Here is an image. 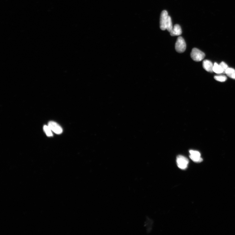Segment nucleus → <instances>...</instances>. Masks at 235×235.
Masks as SVG:
<instances>
[{
	"label": "nucleus",
	"instance_id": "obj_1",
	"mask_svg": "<svg viewBox=\"0 0 235 235\" xmlns=\"http://www.w3.org/2000/svg\"><path fill=\"white\" fill-rule=\"evenodd\" d=\"M190 55L193 60L197 62L203 60L206 56L203 52L197 48L192 49Z\"/></svg>",
	"mask_w": 235,
	"mask_h": 235
},
{
	"label": "nucleus",
	"instance_id": "obj_2",
	"mask_svg": "<svg viewBox=\"0 0 235 235\" xmlns=\"http://www.w3.org/2000/svg\"><path fill=\"white\" fill-rule=\"evenodd\" d=\"M186 48V44L184 38L181 36L177 39L175 44V49L177 52L179 53H183Z\"/></svg>",
	"mask_w": 235,
	"mask_h": 235
},
{
	"label": "nucleus",
	"instance_id": "obj_3",
	"mask_svg": "<svg viewBox=\"0 0 235 235\" xmlns=\"http://www.w3.org/2000/svg\"><path fill=\"white\" fill-rule=\"evenodd\" d=\"M176 162L179 168L182 170H185L187 168L189 161L186 157L179 155L177 157Z\"/></svg>",
	"mask_w": 235,
	"mask_h": 235
},
{
	"label": "nucleus",
	"instance_id": "obj_4",
	"mask_svg": "<svg viewBox=\"0 0 235 235\" xmlns=\"http://www.w3.org/2000/svg\"><path fill=\"white\" fill-rule=\"evenodd\" d=\"M168 16V13L167 11H162L161 15H160V28L162 30L166 29V24Z\"/></svg>",
	"mask_w": 235,
	"mask_h": 235
},
{
	"label": "nucleus",
	"instance_id": "obj_5",
	"mask_svg": "<svg viewBox=\"0 0 235 235\" xmlns=\"http://www.w3.org/2000/svg\"><path fill=\"white\" fill-rule=\"evenodd\" d=\"M48 126L51 129V130L56 134H60L62 132L63 130L61 127L58 124L54 121H49Z\"/></svg>",
	"mask_w": 235,
	"mask_h": 235
},
{
	"label": "nucleus",
	"instance_id": "obj_6",
	"mask_svg": "<svg viewBox=\"0 0 235 235\" xmlns=\"http://www.w3.org/2000/svg\"><path fill=\"white\" fill-rule=\"evenodd\" d=\"M189 157L193 161L195 162H201L203 159L201 157V154L199 151L193 150L189 151Z\"/></svg>",
	"mask_w": 235,
	"mask_h": 235
},
{
	"label": "nucleus",
	"instance_id": "obj_7",
	"mask_svg": "<svg viewBox=\"0 0 235 235\" xmlns=\"http://www.w3.org/2000/svg\"><path fill=\"white\" fill-rule=\"evenodd\" d=\"M214 65H213L212 62L208 60H204L203 62V68L206 71L209 72L210 73H213V68Z\"/></svg>",
	"mask_w": 235,
	"mask_h": 235
},
{
	"label": "nucleus",
	"instance_id": "obj_8",
	"mask_svg": "<svg viewBox=\"0 0 235 235\" xmlns=\"http://www.w3.org/2000/svg\"><path fill=\"white\" fill-rule=\"evenodd\" d=\"M170 33V35L172 36H179L182 34V30L180 26L178 24H175L174 26L173 29Z\"/></svg>",
	"mask_w": 235,
	"mask_h": 235
},
{
	"label": "nucleus",
	"instance_id": "obj_9",
	"mask_svg": "<svg viewBox=\"0 0 235 235\" xmlns=\"http://www.w3.org/2000/svg\"><path fill=\"white\" fill-rule=\"evenodd\" d=\"M226 74L230 78L235 80V70L234 68H229L226 71Z\"/></svg>",
	"mask_w": 235,
	"mask_h": 235
},
{
	"label": "nucleus",
	"instance_id": "obj_10",
	"mask_svg": "<svg viewBox=\"0 0 235 235\" xmlns=\"http://www.w3.org/2000/svg\"><path fill=\"white\" fill-rule=\"evenodd\" d=\"M166 29L169 32H170L173 29L172 20L170 16H168L167 21L166 24Z\"/></svg>",
	"mask_w": 235,
	"mask_h": 235
},
{
	"label": "nucleus",
	"instance_id": "obj_11",
	"mask_svg": "<svg viewBox=\"0 0 235 235\" xmlns=\"http://www.w3.org/2000/svg\"><path fill=\"white\" fill-rule=\"evenodd\" d=\"M213 71L215 73L217 74H220L223 73L222 69L220 65H218L216 62H215L214 65Z\"/></svg>",
	"mask_w": 235,
	"mask_h": 235
},
{
	"label": "nucleus",
	"instance_id": "obj_12",
	"mask_svg": "<svg viewBox=\"0 0 235 235\" xmlns=\"http://www.w3.org/2000/svg\"><path fill=\"white\" fill-rule=\"evenodd\" d=\"M43 129L44 132H45L47 136L50 137H51L53 135V134H52L51 131V130L50 128L48 126H44Z\"/></svg>",
	"mask_w": 235,
	"mask_h": 235
},
{
	"label": "nucleus",
	"instance_id": "obj_13",
	"mask_svg": "<svg viewBox=\"0 0 235 235\" xmlns=\"http://www.w3.org/2000/svg\"><path fill=\"white\" fill-rule=\"evenodd\" d=\"M214 79L218 81L224 82L227 80V77L225 76H214Z\"/></svg>",
	"mask_w": 235,
	"mask_h": 235
},
{
	"label": "nucleus",
	"instance_id": "obj_14",
	"mask_svg": "<svg viewBox=\"0 0 235 235\" xmlns=\"http://www.w3.org/2000/svg\"><path fill=\"white\" fill-rule=\"evenodd\" d=\"M220 65L222 67L223 71V74H226V71L229 68L227 64L225 62H222L220 63Z\"/></svg>",
	"mask_w": 235,
	"mask_h": 235
}]
</instances>
